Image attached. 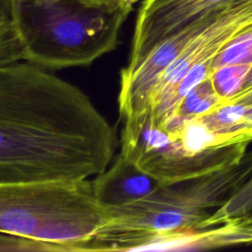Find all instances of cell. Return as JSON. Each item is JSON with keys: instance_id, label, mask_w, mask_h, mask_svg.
<instances>
[{"instance_id": "cell-5", "label": "cell", "mask_w": 252, "mask_h": 252, "mask_svg": "<svg viewBox=\"0 0 252 252\" xmlns=\"http://www.w3.org/2000/svg\"><path fill=\"white\" fill-rule=\"evenodd\" d=\"M252 29V0H238L219 11L163 70L149 98L147 117L160 126L174 116L185 95L212 73L215 57L233 38Z\"/></svg>"}, {"instance_id": "cell-6", "label": "cell", "mask_w": 252, "mask_h": 252, "mask_svg": "<svg viewBox=\"0 0 252 252\" xmlns=\"http://www.w3.org/2000/svg\"><path fill=\"white\" fill-rule=\"evenodd\" d=\"M251 142L213 147L194 153L180 139L151 123L147 117L135 124H123L121 151L142 171L160 185L195 179L239 162Z\"/></svg>"}, {"instance_id": "cell-12", "label": "cell", "mask_w": 252, "mask_h": 252, "mask_svg": "<svg viewBox=\"0 0 252 252\" xmlns=\"http://www.w3.org/2000/svg\"><path fill=\"white\" fill-rule=\"evenodd\" d=\"M23 60V46L13 19H0V66Z\"/></svg>"}, {"instance_id": "cell-3", "label": "cell", "mask_w": 252, "mask_h": 252, "mask_svg": "<svg viewBox=\"0 0 252 252\" xmlns=\"http://www.w3.org/2000/svg\"><path fill=\"white\" fill-rule=\"evenodd\" d=\"M137 0H12L23 60L49 71L84 67L119 44Z\"/></svg>"}, {"instance_id": "cell-14", "label": "cell", "mask_w": 252, "mask_h": 252, "mask_svg": "<svg viewBox=\"0 0 252 252\" xmlns=\"http://www.w3.org/2000/svg\"><path fill=\"white\" fill-rule=\"evenodd\" d=\"M0 19H12V0H0Z\"/></svg>"}, {"instance_id": "cell-7", "label": "cell", "mask_w": 252, "mask_h": 252, "mask_svg": "<svg viewBox=\"0 0 252 252\" xmlns=\"http://www.w3.org/2000/svg\"><path fill=\"white\" fill-rule=\"evenodd\" d=\"M236 1L238 0H143L126 66L136 65L157 44L203 15Z\"/></svg>"}, {"instance_id": "cell-1", "label": "cell", "mask_w": 252, "mask_h": 252, "mask_svg": "<svg viewBox=\"0 0 252 252\" xmlns=\"http://www.w3.org/2000/svg\"><path fill=\"white\" fill-rule=\"evenodd\" d=\"M115 148L113 128L78 87L25 60L0 66V183L89 179Z\"/></svg>"}, {"instance_id": "cell-10", "label": "cell", "mask_w": 252, "mask_h": 252, "mask_svg": "<svg viewBox=\"0 0 252 252\" xmlns=\"http://www.w3.org/2000/svg\"><path fill=\"white\" fill-rule=\"evenodd\" d=\"M244 64H252V29L226 44L213 60L212 72L224 66Z\"/></svg>"}, {"instance_id": "cell-2", "label": "cell", "mask_w": 252, "mask_h": 252, "mask_svg": "<svg viewBox=\"0 0 252 252\" xmlns=\"http://www.w3.org/2000/svg\"><path fill=\"white\" fill-rule=\"evenodd\" d=\"M252 175V151L219 171L158 185L126 205L106 208L108 221L93 240V250H169L180 235L208 228L212 214Z\"/></svg>"}, {"instance_id": "cell-8", "label": "cell", "mask_w": 252, "mask_h": 252, "mask_svg": "<svg viewBox=\"0 0 252 252\" xmlns=\"http://www.w3.org/2000/svg\"><path fill=\"white\" fill-rule=\"evenodd\" d=\"M158 185L133 161L119 154L109 167L95 175L92 188L95 199L105 208L126 205L155 190Z\"/></svg>"}, {"instance_id": "cell-9", "label": "cell", "mask_w": 252, "mask_h": 252, "mask_svg": "<svg viewBox=\"0 0 252 252\" xmlns=\"http://www.w3.org/2000/svg\"><path fill=\"white\" fill-rule=\"evenodd\" d=\"M222 103L223 99L217 93L211 76H209L185 95L175 115L193 118L214 111L222 106Z\"/></svg>"}, {"instance_id": "cell-16", "label": "cell", "mask_w": 252, "mask_h": 252, "mask_svg": "<svg viewBox=\"0 0 252 252\" xmlns=\"http://www.w3.org/2000/svg\"><path fill=\"white\" fill-rule=\"evenodd\" d=\"M234 220H239L241 223H243V224H245V225L252 226V214L247 215V216H245V217L238 218V219H234Z\"/></svg>"}, {"instance_id": "cell-15", "label": "cell", "mask_w": 252, "mask_h": 252, "mask_svg": "<svg viewBox=\"0 0 252 252\" xmlns=\"http://www.w3.org/2000/svg\"><path fill=\"white\" fill-rule=\"evenodd\" d=\"M250 89H252V65H251V67L249 68L247 74L245 75V77H244V79H243V82H242V85H241L240 90H239L237 93H235V94L244 93V92H246V91H248V90H250Z\"/></svg>"}, {"instance_id": "cell-4", "label": "cell", "mask_w": 252, "mask_h": 252, "mask_svg": "<svg viewBox=\"0 0 252 252\" xmlns=\"http://www.w3.org/2000/svg\"><path fill=\"white\" fill-rule=\"evenodd\" d=\"M108 221L92 181L0 183V235L28 241L36 250H93Z\"/></svg>"}, {"instance_id": "cell-13", "label": "cell", "mask_w": 252, "mask_h": 252, "mask_svg": "<svg viewBox=\"0 0 252 252\" xmlns=\"http://www.w3.org/2000/svg\"><path fill=\"white\" fill-rule=\"evenodd\" d=\"M242 104V105H250L252 104V89L244 92L235 94L223 101V104Z\"/></svg>"}, {"instance_id": "cell-11", "label": "cell", "mask_w": 252, "mask_h": 252, "mask_svg": "<svg viewBox=\"0 0 252 252\" xmlns=\"http://www.w3.org/2000/svg\"><path fill=\"white\" fill-rule=\"evenodd\" d=\"M251 65L252 64L224 66L211 73L210 76L215 89L222 97L223 101L240 90L243 79Z\"/></svg>"}, {"instance_id": "cell-17", "label": "cell", "mask_w": 252, "mask_h": 252, "mask_svg": "<svg viewBox=\"0 0 252 252\" xmlns=\"http://www.w3.org/2000/svg\"><path fill=\"white\" fill-rule=\"evenodd\" d=\"M38 1H52V0H38Z\"/></svg>"}]
</instances>
